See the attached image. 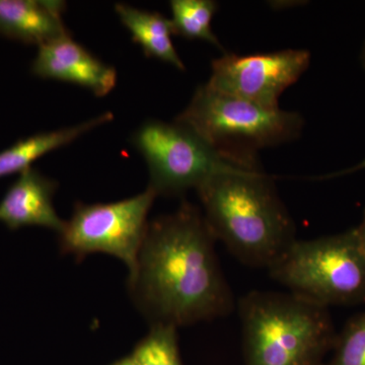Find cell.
Masks as SVG:
<instances>
[{"label":"cell","instance_id":"12","mask_svg":"<svg viewBox=\"0 0 365 365\" xmlns=\"http://www.w3.org/2000/svg\"><path fill=\"white\" fill-rule=\"evenodd\" d=\"M113 119V113H103L74 126L40 132L16 141L6 150L0 151V179L21 174L29 168H32L33 163L39 158L68 145L97 127L110 123Z\"/></svg>","mask_w":365,"mask_h":365},{"label":"cell","instance_id":"5","mask_svg":"<svg viewBox=\"0 0 365 365\" xmlns=\"http://www.w3.org/2000/svg\"><path fill=\"white\" fill-rule=\"evenodd\" d=\"M288 292L330 307L365 304V258L354 228L299 241L268 269Z\"/></svg>","mask_w":365,"mask_h":365},{"label":"cell","instance_id":"3","mask_svg":"<svg viewBox=\"0 0 365 365\" xmlns=\"http://www.w3.org/2000/svg\"><path fill=\"white\" fill-rule=\"evenodd\" d=\"M239 314L247 365H325L335 344L329 307L292 292H249Z\"/></svg>","mask_w":365,"mask_h":365},{"label":"cell","instance_id":"6","mask_svg":"<svg viewBox=\"0 0 365 365\" xmlns=\"http://www.w3.org/2000/svg\"><path fill=\"white\" fill-rule=\"evenodd\" d=\"M131 143L143 155L150 184L158 196H181L198 190L211 177L241 165L220 155L186 125L148 120L132 134ZM246 167V165H242Z\"/></svg>","mask_w":365,"mask_h":365},{"label":"cell","instance_id":"17","mask_svg":"<svg viewBox=\"0 0 365 365\" xmlns=\"http://www.w3.org/2000/svg\"><path fill=\"white\" fill-rule=\"evenodd\" d=\"M355 234H356L357 242H359L360 251L364 254L365 258V209L364 217L359 227H354Z\"/></svg>","mask_w":365,"mask_h":365},{"label":"cell","instance_id":"2","mask_svg":"<svg viewBox=\"0 0 365 365\" xmlns=\"http://www.w3.org/2000/svg\"><path fill=\"white\" fill-rule=\"evenodd\" d=\"M197 193L216 241L244 265L268 270L297 240L292 215L259 165L222 170Z\"/></svg>","mask_w":365,"mask_h":365},{"label":"cell","instance_id":"16","mask_svg":"<svg viewBox=\"0 0 365 365\" xmlns=\"http://www.w3.org/2000/svg\"><path fill=\"white\" fill-rule=\"evenodd\" d=\"M333 356L325 365H365V313L346 322L336 336Z\"/></svg>","mask_w":365,"mask_h":365},{"label":"cell","instance_id":"8","mask_svg":"<svg viewBox=\"0 0 365 365\" xmlns=\"http://www.w3.org/2000/svg\"><path fill=\"white\" fill-rule=\"evenodd\" d=\"M309 63L311 53L302 49L249 55L223 53L211 62L205 85L266 109H279L281 95L299 81Z\"/></svg>","mask_w":365,"mask_h":365},{"label":"cell","instance_id":"4","mask_svg":"<svg viewBox=\"0 0 365 365\" xmlns=\"http://www.w3.org/2000/svg\"><path fill=\"white\" fill-rule=\"evenodd\" d=\"M220 155L246 167L259 165L257 153L294 140L302 133L299 113L266 109L248 101L198 86L176 118Z\"/></svg>","mask_w":365,"mask_h":365},{"label":"cell","instance_id":"9","mask_svg":"<svg viewBox=\"0 0 365 365\" xmlns=\"http://www.w3.org/2000/svg\"><path fill=\"white\" fill-rule=\"evenodd\" d=\"M31 72L39 78L81 86L96 97H105L117 83L116 69L76 42L71 35L38 47Z\"/></svg>","mask_w":365,"mask_h":365},{"label":"cell","instance_id":"13","mask_svg":"<svg viewBox=\"0 0 365 365\" xmlns=\"http://www.w3.org/2000/svg\"><path fill=\"white\" fill-rule=\"evenodd\" d=\"M115 11L146 57L170 64L178 71H186L173 43L175 33L170 19L158 11H143L125 4H115Z\"/></svg>","mask_w":365,"mask_h":365},{"label":"cell","instance_id":"1","mask_svg":"<svg viewBox=\"0 0 365 365\" xmlns=\"http://www.w3.org/2000/svg\"><path fill=\"white\" fill-rule=\"evenodd\" d=\"M202 210L184 201L148 222L128 290L150 326L181 327L223 318L235 299Z\"/></svg>","mask_w":365,"mask_h":365},{"label":"cell","instance_id":"11","mask_svg":"<svg viewBox=\"0 0 365 365\" xmlns=\"http://www.w3.org/2000/svg\"><path fill=\"white\" fill-rule=\"evenodd\" d=\"M64 9L63 1L0 0V36L38 47L66 37Z\"/></svg>","mask_w":365,"mask_h":365},{"label":"cell","instance_id":"10","mask_svg":"<svg viewBox=\"0 0 365 365\" xmlns=\"http://www.w3.org/2000/svg\"><path fill=\"white\" fill-rule=\"evenodd\" d=\"M58 184L35 168L19 174L0 200V223L9 230L38 227L60 234L66 222L53 204Z\"/></svg>","mask_w":365,"mask_h":365},{"label":"cell","instance_id":"15","mask_svg":"<svg viewBox=\"0 0 365 365\" xmlns=\"http://www.w3.org/2000/svg\"><path fill=\"white\" fill-rule=\"evenodd\" d=\"M178 329L150 326V332L130 355L135 365H182L178 345Z\"/></svg>","mask_w":365,"mask_h":365},{"label":"cell","instance_id":"7","mask_svg":"<svg viewBox=\"0 0 365 365\" xmlns=\"http://www.w3.org/2000/svg\"><path fill=\"white\" fill-rule=\"evenodd\" d=\"M158 195L150 188L111 203H76L59 234L62 253L76 259L90 254L110 255L132 272L146 230L148 216Z\"/></svg>","mask_w":365,"mask_h":365},{"label":"cell","instance_id":"19","mask_svg":"<svg viewBox=\"0 0 365 365\" xmlns=\"http://www.w3.org/2000/svg\"><path fill=\"white\" fill-rule=\"evenodd\" d=\"M360 60H361L362 66L365 69V42L364 48H362L361 55H360Z\"/></svg>","mask_w":365,"mask_h":365},{"label":"cell","instance_id":"14","mask_svg":"<svg viewBox=\"0 0 365 365\" xmlns=\"http://www.w3.org/2000/svg\"><path fill=\"white\" fill-rule=\"evenodd\" d=\"M170 6L175 35L187 40L204 41L223 50L211 26L218 9L217 2L215 0H172Z\"/></svg>","mask_w":365,"mask_h":365},{"label":"cell","instance_id":"18","mask_svg":"<svg viewBox=\"0 0 365 365\" xmlns=\"http://www.w3.org/2000/svg\"><path fill=\"white\" fill-rule=\"evenodd\" d=\"M113 365H135L134 364L133 360H132L131 356L125 357L124 359L120 360V361L116 362V364Z\"/></svg>","mask_w":365,"mask_h":365}]
</instances>
